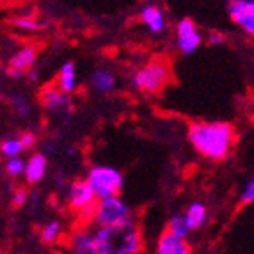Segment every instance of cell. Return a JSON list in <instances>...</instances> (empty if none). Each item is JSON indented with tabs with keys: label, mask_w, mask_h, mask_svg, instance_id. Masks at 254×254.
Here are the masks:
<instances>
[{
	"label": "cell",
	"mask_w": 254,
	"mask_h": 254,
	"mask_svg": "<svg viewBox=\"0 0 254 254\" xmlns=\"http://www.w3.org/2000/svg\"><path fill=\"white\" fill-rule=\"evenodd\" d=\"M189 139L199 155L212 160L228 157L235 142L233 125L213 121V123H192L189 128Z\"/></svg>",
	"instance_id": "1"
},
{
	"label": "cell",
	"mask_w": 254,
	"mask_h": 254,
	"mask_svg": "<svg viewBox=\"0 0 254 254\" xmlns=\"http://www.w3.org/2000/svg\"><path fill=\"white\" fill-rule=\"evenodd\" d=\"M98 254H139L142 235L133 220L116 228H98L93 233Z\"/></svg>",
	"instance_id": "2"
},
{
	"label": "cell",
	"mask_w": 254,
	"mask_h": 254,
	"mask_svg": "<svg viewBox=\"0 0 254 254\" xmlns=\"http://www.w3.org/2000/svg\"><path fill=\"white\" fill-rule=\"evenodd\" d=\"M85 183L89 185L96 201L110 199V197H118L123 189V174L109 165H96L87 173Z\"/></svg>",
	"instance_id": "3"
},
{
	"label": "cell",
	"mask_w": 254,
	"mask_h": 254,
	"mask_svg": "<svg viewBox=\"0 0 254 254\" xmlns=\"http://www.w3.org/2000/svg\"><path fill=\"white\" fill-rule=\"evenodd\" d=\"M93 219L98 228H116V226H121L131 220V208L119 195L110 197V199L96 201Z\"/></svg>",
	"instance_id": "4"
},
{
	"label": "cell",
	"mask_w": 254,
	"mask_h": 254,
	"mask_svg": "<svg viewBox=\"0 0 254 254\" xmlns=\"http://www.w3.org/2000/svg\"><path fill=\"white\" fill-rule=\"evenodd\" d=\"M169 75L171 73L167 64L162 61H153V63L146 64L144 68L137 69L135 75L131 76V84L144 93H158L167 84Z\"/></svg>",
	"instance_id": "5"
},
{
	"label": "cell",
	"mask_w": 254,
	"mask_h": 254,
	"mask_svg": "<svg viewBox=\"0 0 254 254\" xmlns=\"http://www.w3.org/2000/svg\"><path fill=\"white\" fill-rule=\"evenodd\" d=\"M66 199H68V204L73 208V210L93 217L96 199H94L93 192H91L89 185L85 183V180L73 182L71 185L68 187V190H66Z\"/></svg>",
	"instance_id": "6"
},
{
	"label": "cell",
	"mask_w": 254,
	"mask_h": 254,
	"mask_svg": "<svg viewBox=\"0 0 254 254\" xmlns=\"http://www.w3.org/2000/svg\"><path fill=\"white\" fill-rule=\"evenodd\" d=\"M176 34H178V48L185 55L197 50L201 41H203L199 30H197V27H195V23L190 18L180 20L178 27H176Z\"/></svg>",
	"instance_id": "7"
},
{
	"label": "cell",
	"mask_w": 254,
	"mask_h": 254,
	"mask_svg": "<svg viewBox=\"0 0 254 254\" xmlns=\"http://www.w3.org/2000/svg\"><path fill=\"white\" fill-rule=\"evenodd\" d=\"M228 13L240 29L247 34L254 32V2L253 0H233L228 4Z\"/></svg>",
	"instance_id": "8"
},
{
	"label": "cell",
	"mask_w": 254,
	"mask_h": 254,
	"mask_svg": "<svg viewBox=\"0 0 254 254\" xmlns=\"http://www.w3.org/2000/svg\"><path fill=\"white\" fill-rule=\"evenodd\" d=\"M36 59H38V50L34 47H25L18 50L9 61V73L13 76H25L30 69L34 68Z\"/></svg>",
	"instance_id": "9"
},
{
	"label": "cell",
	"mask_w": 254,
	"mask_h": 254,
	"mask_svg": "<svg viewBox=\"0 0 254 254\" xmlns=\"http://www.w3.org/2000/svg\"><path fill=\"white\" fill-rule=\"evenodd\" d=\"M45 173H47V157L43 153H34L25 162V169H23L25 180L30 185H34V183H39L45 178Z\"/></svg>",
	"instance_id": "10"
},
{
	"label": "cell",
	"mask_w": 254,
	"mask_h": 254,
	"mask_svg": "<svg viewBox=\"0 0 254 254\" xmlns=\"http://www.w3.org/2000/svg\"><path fill=\"white\" fill-rule=\"evenodd\" d=\"M140 20L153 34H158L165 29V14L158 5H144L140 11Z\"/></svg>",
	"instance_id": "11"
},
{
	"label": "cell",
	"mask_w": 254,
	"mask_h": 254,
	"mask_svg": "<svg viewBox=\"0 0 254 254\" xmlns=\"http://www.w3.org/2000/svg\"><path fill=\"white\" fill-rule=\"evenodd\" d=\"M157 254H190V247L185 240H178L165 231L157 244Z\"/></svg>",
	"instance_id": "12"
},
{
	"label": "cell",
	"mask_w": 254,
	"mask_h": 254,
	"mask_svg": "<svg viewBox=\"0 0 254 254\" xmlns=\"http://www.w3.org/2000/svg\"><path fill=\"white\" fill-rule=\"evenodd\" d=\"M41 103L47 107L48 110H59L63 107H68L69 105V96L68 94H64L63 91H59L57 87H45L41 89Z\"/></svg>",
	"instance_id": "13"
},
{
	"label": "cell",
	"mask_w": 254,
	"mask_h": 254,
	"mask_svg": "<svg viewBox=\"0 0 254 254\" xmlns=\"http://www.w3.org/2000/svg\"><path fill=\"white\" fill-rule=\"evenodd\" d=\"M75 87H76V68H75V63L68 61V63H64L61 66L59 78H57V89L63 91L64 94H69L75 91Z\"/></svg>",
	"instance_id": "14"
},
{
	"label": "cell",
	"mask_w": 254,
	"mask_h": 254,
	"mask_svg": "<svg viewBox=\"0 0 254 254\" xmlns=\"http://www.w3.org/2000/svg\"><path fill=\"white\" fill-rule=\"evenodd\" d=\"M71 253L73 254H98L96 244L91 231H78L71 238Z\"/></svg>",
	"instance_id": "15"
},
{
	"label": "cell",
	"mask_w": 254,
	"mask_h": 254,
	"mask_svg": "<svg viewBox=\"0 0 254 254\" xmlns=\"http://www.w3.org/2000/svg\"><path fill=\"white\" fill-rule=\"evenodd\" d=\"M183 219H185L187 228L190 231L201 228L206 222V206L203 203H192L185 212V215H183Z\"/></svg>",
	"instance_id": "16"
},
{
	"label": "cell",
	"mask_w": 254,
	"mask_h": 254,
	"mask_svg": "<svg viewBox=\"0 0 254 254\" xmlns=\"http://www.w3.org/2000/svg\"><path fill=\"white\" fill-rule=\"evenodd\" d=\"M91 85L100 93H110L116 87V76L109 69H96L91 75Z\"/></svg>",
	"instance_id": "17"
},
{
	"label": "cell",
	"mask_w": 254,
	"mask_h": 254,
	"mask_svg": "<svg viewBox=\"0 0 254 254\" xmlns=\"http://www.w3.org/2000/svg\"><path fill=\"white\" fill-rule=\"evenodd\" d=\"M167 233L173 235V237L178 238V240H185V238L189 237L190 229L187 228L183 215H174L173 219L169 220V229H167Z\"/></svg>",
	"instance_id": "18"
},
{
	"label": "cell",
	"mask_w": 254,
	"mask_h": 254,
	"mask_svg": "<svg viewBox=\"0 0 254 254\" xmlns=\"http://www.w3.org/2000/svg\"><path fill=\"white\" fill-rule=\"evenodd\" d=\"M0 153L7 158H18L23 153L21 148L20 137H11V139H5L2 144H0Z\"/></svg>",
	"instance_id": "19"
},
{
	"label": "cell",
	"mask_w": 254,
	"mask_h": 254,
	"mask_svg": "<svg viewBox=\"0 0 254 254\" xmlns=\"http://www.w3.org/2000/svg\"><path fill=\"white\" fill-rule=\"evenodd\" d=\"M61 233H63V226H61V222L52 220V222H48V224L41 229V240L45 242V244H54V242L59 240Z\"/></svg>",
	"instance_id": "20"
},
{
	"label": "cell",
	"mask_w": 254,
	"mask_h": 254,
	"mask_svg": "<svg viewBox=\"0 0 254 254\" xmlns=\"http://www.w3.org/2000/svg\"><path fill=\"white\" fill-rule=\"evenodd\" d=\"M23 169H25V162L18 158H7V164H5V171H7L9 176L13 178H18L20 174H23Z\"/></svg>",
	"instance_id": "21"
},
{
	"label": "cell",
	"mask_w": 254,
	"mask_h": 254,
	"mask_svg": "<svg viewBox=\"0 0 254 254\" xmlns=\"http://www.w3.org/2000/svg\"><path fill=\"white\" fill-rule=\"evenodd\" d=\"M14 27H18V29H25V30H34V29H39V23L34 20L32 16H18L14 18Z\"/></svg>",
	"instance_id": "22"
},
{
	"label": "cell",
	"mask_w": 254,
	"mask_h": 254,
	"mask_svg": "<svg viewBox=\"0 0 254 254\" xmlns=\"http://www.w3.org/2000/svg\"><path fill=\"white\" fill-rule=\"evenodd\" d=\"M254 199V180L251 178L249 182L246 183L244 190H242V203H253Z\"/></svg>",
	"instance_id": "23"
},
{
	"label": "cell",
	"mask_w": 254,
	"mask_h": 254,
	"mask_svg": "<svg viewBox=\"0 0 254 254\" xmlns=\"http://www.w3.org/2000/svg\"><path fill=\"white\" fill-rule=\"evenodd\" d=\"M20 142H21V148L23 149H30L36 144V135L34 133H30V131H27V133H23V135L20 137Z\"/></svg>",
	"instance_id": "24"
},
{
	"label": "cell",
	"mask_w": 254,
	"mask_h": 254,
	"mask_svg": "<svg viewBox=\"0 0 254 254\" xmlns=\"http://www.w3.org/2000/svg\"><path fill=\"white\" fill-rule=\"evenodd\" d=\"M14 107H16V112H18V114H21V116H25L27 110H29V105L25 103V100H23V98H20V96H18L16 100H14Z\"/></svg>",
	"instance_id": "25"
},
{
	"label": "cell",
	"mask_w": 254,
	"mask_h": 254,
	"mask_svg": "<svg viewBox=\"0 0 254 254\" xmlns=\"http://www.w3.org/2000/svg\"><path fill=\"white\" fill-rule=\"evenodd\" d=\"M25 201H27V192L25 190L14 192V204H16V206H23Z\"/></svg>",
	"instance_id": "26"
},
{
	"label": "cell",
	"mask_w": 254,
	"mask_h": 254,
	"mask_svg": "<svg viewBox=\"0 0 254 254\" xmlns=\"http://www.w3.org/2000/svg\"><path fill=\"white\" fill-rule=\"evenodd\" d=\"M222 41H224V36H220V34L210 36V43H222Z\"/></svg>",
	"instance_id": "27"
},
{
	"label": "cell",
	"mask_w": 254,
	"mask_h": 254,
	"mask_svg": "<svg viewBox=\"0 0 254 254\" xmlns=\"http://www.w3.org/2000/svg\"><path fill=\"white\" fill-rule=\"evenodd\" d=\"M27 76H29L30 80H38V71H36V68H32L29 73H27Z\"/></svg>",
	"instance_id": "28"
},
{
	"label": "cell",
	"mask_w": 254,
	"mask_h": 254,
	"mask_svg": "<svg viewBox=\"0 0 254 254\" xmlns=\"http://www.w3.org/2000/svg\"><path fill=\"white\" fill-rule=\"evenodd\" d=\"M55 254H66V253H63V251H57V253H55Z\"/></svg>",
	"instance_id": "29"
}]
</instances>
